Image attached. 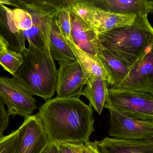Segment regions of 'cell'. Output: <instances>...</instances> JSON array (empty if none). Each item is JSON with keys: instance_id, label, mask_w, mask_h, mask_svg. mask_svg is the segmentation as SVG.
Returning <instances> with one entry per match:
<instances>
[{"instance_id": "7a4b0ae2", "label": "cell", "mask_w": 153, "mask_h": 153, "mask_svg": "<svg viewBox=\"0 0 153 153\" xmlns=\"http://www.w3.org/2000/svg\"><path fill=\"white\" fill-rule=\"evenodd\" d=\"M20 53L22 63L13 80L32 96L51 99L56 90L58 70L50 52L29 45Z\"/></svg>"}, {"instance_id": "f1b7e54d", "label": "cell", "mask_w": 153, "mask_h": 153, "mask_svg": "<svg viewBox=\"0 0 153 153\" xmlns=\"http://www.w3.org/2000/svg\"><path fill=\"white\" fill-rule=\"evenodd\" d=\"M9 48V46L6 40L0 34V54L5 52Z\"/></svg>"}, {"instance_id": "9c48e42d", "label": "cell", "mask_w": 153, "mask_h": 153, "mask_svg": "<svg viewBox=\"0 0 153 153\" xmlns=\"http://www.w3.org/2000/svg\"><path fill=\"white\" fill-rule=\"evenodd\" d=\"M17 130L18 138L13 153H41L50 143L36 115L25 119Z\"/></svg>"}, {"instance_id": "d6986e66", "label": "cell", "mask_w": 153, "mask_h": 153, "mask_svg": "<svg viewBox=\"0 0 153 153\" xmlns=\"http://www.w3.org/2000/svg\"><path fill=\"white\" fill-rule=\"evenodd\" d=\"M97 56L110 77L111 84L110 88H116L127 76L129 67L111 55L102 47L99 49Z\"/></svg>"}, {"instance_id": "9a60e30c", "label": "cell", "mask_w": 153, "mask_h": 153, "mask_svg": "<svg viewBox=\"0 0 153 153\" xmlns=\"http://www.w3.org/2000/svg\"><path fill=\"white\" fill-rule=\"evenodd\" d=\"M72 50L76 60L80 63L89 78L99 77L108 81L109 86L111 84L110 77L98 56L85 52L78 47L73 40L65 39Z\"/></svg>"}, {"instance_id": "8992f818", "label": "cell", "mask_w": 153, "mask_h": 153, "mask_svg": "<svg viewBox=\"0 0 153 153\" xmlns=\"http://www.w3.org/2000/svg\"><path fill=\"white\" fill-rule=\"evenodd\" d=\"M110 113L109 135L122 140H147L153 137V123L132 118L114 108L106 101Z\"/></svg>"}, {"instance_id": "7c38bea8", "label": "cell", "mask_w": 153, "mask_h": 153, "mask_svg": "<svg viewBox=\"0 0 153 153\" xmlns=\"http://www.w3.org/2000/svg\"><path fill=\"white\" fill-rule=\"evenodd\" d=\"M0 34L11 50L20 53L26 47V39L15 27L13 9L3 4L0 1Z\"/></svg>"}, {"instance_id": "5b68a950", "label": "cell", "mask_w": 153, "mask_h": 153, "mask_svg": "<svg viewBox=\"0 0 153 153\" xmlns=\"http://www.w3.org/2000/svg\"><path fill=\"white\" fill-rule=\"evenodd\" d=\"M107 100L128 116L153 123V95L151 93L109 88Z\"/></svg>"}, {"instance_id": "83f0119b", "label": "cell", "mask_w": 153, "mask_h": 153, "mask_svg": "<svg viewBox=\"0 0 153 153\" xmlns=\"http://www.w3.org/2000/svg\"><path fill=\"white\" fill-rule=\"evenodd\" d=\"M41 153H62L59 145L54 143H49Z\"/></svg>"}, {"instance_id": "2e32d148", "label": "cell", "mask_w": 153, "mask_h": 153, "mask_svg": "<svg viewBox=\"0 0 153 153\" xmlns=\"http://www.w3.org/2000/svg\"><path fill=\"white\" fill-rule=\"evenodd\" d=\"M136 17L135 14L108 12L95 6L94 29L98 33L130 26L134 24Z\"/></svg>"}, {"instance_id": "44dd1931", "label": "cell", "mask_w": 153, "mask_h": 153, "mask_svg": "<svg viewBox=\"0 0 153 153\" xmlns=\"http://www.w3.org/2000/svg\"><path fill=\"white\" fill-rule=\"evenodd\" d=\"M22 60L20 53L9 48L0 54V65L13 75L21 65Z\"/></svg>"}, {"instance_id": "ac0fdd59", "label": "cell", "mask_w": 153, "mask_h": 153, "mask_svg": "<svg viewBox=\"0 0 153 153\" xmlns=\"http://www.w3.org/2000/svg\"><path fill=\"white\" fill-rule=\"evenodd\" d=\"M54 17L52 23L50 35L49 51L54 61L59 62H71L76 58L72 50L64 37Z\"/></svg>"}, {"instance_id": "6da1fadb", "label": "cell", "mask_w": 153, "mask_h": 153, "mask_svg": "<svg viewBox=\"0 0 153 153\" xmlns=\"http://www.w3.org/2000/svg\"><path fill=\"white\" fill-rule=\"evenodd\" d=\"M91 106L79 97L48 100L39 107L36 116L50 143L85 144L93 132L94 119Z\"/></svg>"}, {"instance_id": "d4e9b609", "label": "cell", "mask_w": 153, "mask_h": 153, "mask_svg": "<svg viewBox=\"0 0 153 153\" xmlns=\"http://www.w3.org/2000/svg\"><path fill=\"white\" fill-rule=\"evenodd\" d=\"M4 104L0 97V138L3 136V133L9 126L10 116L5 110Z\"/></svg>"}, {"instance_id": "4fadbf2b", "label": "cell", "mask_w": 153, "mask_h": 153, "mask_svg": "<svg viewBox=\"0 0 153 153\" xmlns=\"http://www.w3.org/2000/svg\"><path fill=\"white\" fill-rule=\"evenodd\" d=\"M96 7L108 12L148 16L151 8L148 0H92Z\"/></svg>"}, {"instance_id": "f546056e", "label": "cell", "mask_w": 153, "mask_h": 153, "mask_svg": "<svg viewBox=\"0 0 153 153\" xmlns=\"http://www.w3.org/2000/svg\"><path fill=\"white\" fill-rule=\"evenodd\" d=\"M147 140V141L151 142V143H153V137H151V138H149V139H147V140Z\"/></svg>"}, {"instance_id": "484cf974", "label": "cell", "mask_w": 153, "mask_h": 153, "mask_svg": "<svg viewBox=\"0 0 153 153\" xmlns=\"http://www.w3.org/2000/svg\"><path fill=\"white\" fill-rule=\"evenodd\" d=\"M84 144L63 143L59 145L62 153H82Z\"/></svg>"}, {"instance_id": "5bb4252c", "label": "cell", "mask_w": 153, "mask_h": 153, "mask_svg": "<svg viewBox=\"0 0 153 153\" xmlns=\"http://www.w3.org/2000/svg\"><path fill=\"white\" fill-rule=\"evenodd\" d=\"M101 153H153V143L146 140H122L106 137L99 141Z\"/></svg>"}, {"instance_id": "3957f363", "label": "cell", "mask_w": 153, "mask_h": 153, "mask_svg": "<svg viewBox=\"0 0 153 153\" xmlns=\"http://www.w3.org/2000/svg\"><path fill=\"white\" fill-rule=\"evenodd\" d=\"M102 46L128 67L153 44V27L148 16H137L134 24L98 33Z\"/></svg>"}, {"instance_id": "e0dca14e", "label": "cell", "mask_w": 153, "mask_h": 153, "mask_svg": "<svg viewBox=\"0 0 153 153\" xmlns=\"http://www.w3.org/2000/svg\"><path fill=\"white\" fill-rule=\"evenodd\" d=\"M108 81L99 77H91L88 79L81 96L86 97L89 104L100 115L108 99Z\"/></svg>"}, {"instance_id": "603a6c76", "label": "cell", "mask_w": 153, "mask_h": 153, "mask_svg": "<svg viewBox=\"0 0 153 153\" xmlns=\"http://www.w3.org/2000/svg\"><path fill=\"white\" fill-rule=\"evenodd\" d=\"M13 16L15 27L21 33L32 28L33 20L27 11L22 8H14Z\"/></svg>"}, {"instance_id": "cb8c5ba5", "label": "cell", "mask_w": 153, "mask_h": 153, "mask_svg": "<svg viewBox=\"0 0 153 153\" xmlns=\"http://www.w3.org/2000/svg\"><path fill=\"white\" fill-rule=\"evenodd\" d=\"M18 138V130L0 138V153H13Z\"/></svg>"}, {"instance_id": "ffe728a7", "label": "cell", "mask_w": 153, "mask_h": 153, "mask_svg": "<svg viewBox=\"0 0 153 153\" xmlns=\"http://www.w3.org/2000/svg\"><path fill=\"white\" fill-rule=\"evenodd\" d=\"M66 1L70 11L94 29L95 6L92 0H66Z\"/></svg>"}, {"instance_id": "4316f807", "label": "cell", "mask_w": 153, "mask_h": 153, "mask_svg": "<svg viewBox=\"0 0 153 153\" xmlns=\"http://www.w3.org/2000/svg\"><path fill=\"white\" fill-rule=\"evenodd\" d=\"M99 141H95L91 142L90 141L84 144L82 153H101L98 147Z\"/></svg>"}, {"instance_id": "7402d4cb", "label": "cell", "mask_w": 153, "mask_h": 153, "mask_svg": "<svg viewBox=\"0 0 153 153\" xmlns=\"http://www.w3.org/2000/svg\"><path fill=\"white\" fill-rule=\"evenodd\" d=\"M56 18L64 37L65 39L73 40L71 36V15L66 0H64L63 3L59 8Z\"/></svg>"}, {"instance_id": "ba28073f", "label": "cell", "mask_w": 153, "mask_h": 153, "mask_svg": "<svg viewBox=\"0 0 153 153\" xmlns=\"http://www.w3.org/2000/svg\"><path fill=\"white\" fill-rule=\"evenodd\" d=\"M129 69L126 79L113 89L148 93L153 95V44Z\"/></svg>"}, {"instance_id": "8fae6325", "label": "cell", "mask_w": 153, "mask_h": 153, "mask_svg": "<svg viewBox=\"0 0 153 153\" xmlns=\"http://www.w3.org/2000/svg\"><path fill=\"white\" fill-rule=\"evenodd\" d=\"M70 12L74 42L83 51L97 55L99 49L102 47L98 38V33L74 13L70 11Z\"/></svg>"}, {"instance_id": "277c9868", "label": "cell", "mask_w": 153, "mask_h": 153, "mask_svg": "<svg viewBox=\"0 0 153 153\" xmlns=\"http://www.w3.org/2000/svg\"><path fill=\"white\" fill-rule=\"evenodd\" d=\"M3 4L27 11L32 17L33 26L22 32L26 40L37 48L49 51L52 23L59 8L63 3L60 0L1 1Z\"/></svg>"}, {"instance_id": "52a82bcc", "label": "cell", "mask_w": 153, "mask_h": 153, "mask_svg": "<svg viewBox=\"0 0 153 153\" xmlns=\"http://www.w3.org/2000/svg\"><path fill=\"white\" fill-rule=\"evenodd\" d=\"M0 97L7 106L9 116H19L26 119L37 108L36 101L33 96L13 78L0 76Z\"/></svg>"}, {"instance_id": "30bf717a", "label": "cell", "mask_w": 153, "mask_h": 153, "mask_svg": "<svg viewBox=\"0 0 153 153\" xmlns=\"http://www.w3.org/2000/svg\"><path fill=\"white\" fill-rule=\"evenodd\" d=\"M57 74V97H79L89 76L77 61L60 62Z\"/></svg>"}]
</instances>
